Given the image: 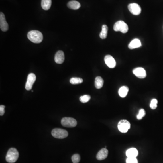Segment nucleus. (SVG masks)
Wrapping results in <instances>:
<instances>
[{"label":"nucleus","mask_w":163,"mask_h":163,"mask_svg":"<svg viewBox=\"0 0 163 163\" xmlns=\"http://www.w3.org/2000/svg\"><path fill=\"white\" fill-rule=\"evenodd\" d=\"M5 107H6L4 105L0 106V115L1 116H3L4 114Z\"/></svg>","instance_id":"bb28decb"},{"label":"nucleus","mask_w":163,"mask_h":163,"mask_svg":"<svg viewBox=\"0 0 163 163\" xmlns=\"http://www.w3.org/2000/svg\"><path fill=\"white\" fill-rule=\"evenodd\" d=\"M55 63L58 64H62L64 61V53L62 51H58L55 54L54 57Z\"/></svg>","instance_id":"f8f14e48"},{"label":"nucleus","mask_w":163,"mask_h":163,"mask_svg":"<svg viewBox=\"0 0 163 163\" xmlns=\"http://www.w3.org/2000/svg\"><path fill=\"white\" fill-rule=\"evenodd\" d=\"M52 136L57 139H64L68 136V132L64 129L55 128L53 129L52 132Z\"/></svg>","instance_id":"7ed1b4c3"},{"label":"nucleus","mask_w":163,"mask_h":163,"mask_svg":"<svg viewBox=\"0 0 163 163\" xmlns=\"http://www.w3.org/2000/svg\"><path fill=\"white\" fill-rule=\"evenodd\" d=\"M118 129L122 133H126L130 129L131 124L127 120H122L118 122Z\"/></svg>","instance_id":"423d86ee"},{"label":"nucleus","mask_w":163,"mask_h":163,"mask_svg":"<svg viewBox=\"0 0 163 163\" xmlns=\"http://www.w3.org/2000/svg\"><path fill=\"white\" fill-rule=\"evenodd\" d=\"M113 30L116 32L120 31L122 33H126L128 31V25L124 21H119L115 24Z\"/></svg>","instance_id":"20e7f679"},{"label":"nucleus","mask_w":163,"mask_h":163,"mask_svg":"<svg viewBox=\"0 0 163 163\" xmlns=\"http://www.w3.org/2000/svg\"><path fill=\"white\" fill-rule=\"evenodd\" d=\"M108 151L106 148H103L98 152L96 158L99 160H105L108 156Z\"/></svg>","instance_id":"ddd939ff"},{"label":"nucleus","mask_w":163,"mask_h":163,"mask_svg":"<svg viewBox=\"0 0 163 163\" xmlns=\"http://www.w3.org/2000/svg\"><path fill=\"white\" fill-rule=\"evenodd\" d=\"M68 7L70 9L73 10H78L80 7L81 5L78 1L73 0L68 2L67 4Z\"/></svg>","instance_id":"dca6fc26"},{"label":"nucleus","mask_w":163,"mask_h":163,"mask_svg":"<svg viewBox=\"0 0 163 163\" xmlns=\"http://www.w3.org/2000/svg\"><path fill=\"white\" fill-rule=\"evenodd\" d=\"M104 61L107 66L110 68H113L116 67V61L114 58L111 55H106L104 58Z\"/></svg>","instance_id":"9b49d317"},{"label":"nucleus","mask_w":163,"mask_h":163,"mask_svg":"<svg viewBox=\"0 0 163 163\" xmlns=\"http://www.w3.org/2000/svg\"><path fill=\"white\" fill-rule=\"evenodd\" d=\"M91 97L89 95H85L80 97V100L82 103H87L90 100Z\"/></svg>","instance_id":"4be33fe9"},{"label":"nucleus","mask_w":163,"mask_h":163,"mask_svg":"<svg viewBox=\"0 0 163 163\" xmlns=\"http://www.w3.org/2000/svg\"><path fill=\"white\" fill-rule=\"evenodd\" d=\"M0 28L3 32L7 31L9 28L8 24L6 21V18L2 12L0 13Z\"/></svg>","instance_id":"1a4fd4ad"},{"label":"nucleus","mask_w":163,"mask_h":163,"mask_svg":"<svg viewBox=\"0 0 163 163\" xmlns=\"http://www.w3.org/2000/svg\"><path fill=\"white\" fill-rule=\"evenodd\" d=\"M52 4L51 0H42L41 1V7L44 10H49Z\"/></svg>","instance_id":"6ab92c4d"},{"label":"nucleus","mask_w":163,"mask_h":163,"mask_svg":"<svg viewBox=\"0 0 163 163\" xmlns=\"http://www.w3.org/2000/svg\"><path fill=\"white\" fill-rule=\"evenodd\" d=\"M141 46V41L138 39H134L132 40L128 45L129 49H135L140 47Z\"/></svg>","instance_id":"4468645a"},{"label":"nucleus","mask_w":163,"mask_h":163,"mask_svg":"<svg viewBox=\"0 0 163 163\" xmlns=\"http://www.w3.org/2000/svg\"><path fill=\"white\" fill-rule=\"evenodd\" d=\"M62 126L66 127H76L77 122L76 120L72 117H64L61 120Z\"/></svg>","instance_id":"39448f33"},{"label":"nucleus","mask_w":163,"mask_h":163,"mask_svg":"<svg viewBox=\"0 0 163 163\" xmlns=\"http://www.w3.org/2000/svg\"><path fill=\"white\" fill-rule=\"evenodd\" d=\"M128 91H129V88L127 87L123 86L119 89L118 91V93L121 97L124 98L127 96Z\"/></svg>","instance_id":"f3484780"},{"label":"nucleus","mask_w":163,"mask_h":163,"mask_svg":"<svg viewBox=\"0 0 163 163\" xmlns=\"http://www.w3.org/2000/svg\"><path fill=\"white\" fill-rule=\"evenodd\" d=\"M146 111L144 109H141L139 111V113L137 116V118L138 120H141L145 116Z\"/></svg>","instance_id":"393cba45"},{"label":"nucleus","mask_w":163,"mask_h":163,"mask_svg":"<svg viewBox=\"0 0 163 163\" xmlns=\"http://www.w3.org/2000/svg\"><path fill=\"white\" fill-rule=\"evenodd\" d=\"M80 160V155L77 154H74L72 157V160L73 163H78Z\"/></svg>","instance_id":"5701e85b"},{"label":"nucleus","mask_w":163,"mask_h":163,"mask_svg":"<svg viewBox=\"0 0 163 163\" xmlns=\"http://www.w3.org/2000/svg\"><path fill=\"white\" fill-rule=\"evenodd\" d=\"M108 32V27L106 25H104L102 26V30L100 34V37L101 39H105L107 36Z\"/></svg>","instance_id":"aec40b11"},{"label":"nucleus","mask_w":163,"mask_h":163,"mask_svg":"<svg viewBox=\"0 0 163 163\" xmlns=\"http://www.w3.org/2000/svg\"><path fill=\"white\" fill-rule=\"evenodd\" d=\"M158 101L157 99H153L150 103V107L152 109H156L157 107Z\"/></svg>","instance_id":"b1692460"},{"label":"nucleus","mask_w":163,"mask_h":163,"mask_svg":"<svg viewBox=\"0 0 163 163\" xmlns=\"http://www.w3.org/2000/svg\"><path fill=\"white\" fill-rule=\"evenodd\" d=\"M133 73L137 77L140 78H144L146 76V72L144 68L139 67L135 68L133 70Z\"/></svg>","instance_id":"9d476101"},{"label":"nucleus","mask_w":163,"mask_h":163,"mask_svg":"<svg viewBox=\"0 0 163 163\" xmlns=\"http://www.w3.org/2000/svg\"><path fill=\"white\" fill-rule=\"evenodd\" d=\"M19 152L14 148H11L8 150L6 155V159L9 163H14L17 161L19 157Z\"/></svg>","instance_id":"f03ea898"},{"label":"nucleus","mask_w":163,"mask_h":163,"mask_svg":"<svg viewBox=\"0 0 163 163\" xmlns=\"http://www.w3.org/2000/svg\"><path fill=\"white\" fill-rule=\"evenodd\" d=\"M27 37L31 42L35 44L40 43L43 39L42 33L37 30H32L28 32Z\"/></svg>","instance_id":"f257e3e1"},{"label":"nucleus","mask_w":163,"mask_h":163,"mask_svg":"<svg viewBox=\"0 0 163 163\" xmlns=\"http://www.w3.org/2000/svg\"><path fill=\"white\" fill-rule=\"evenodd\" d=\"M128 10L134 15H139L141 11V7L136 3H131L128 6Z\"/></svg>","instance_id":"6e6552de"},{"label":"nucleus","mask_w":163,"mask_h":163,"mask_svg":"<svg viewBox=\"0 0 163 163\" xmlns=\"http://www.w3.org/2000/svg\"><path fill=\"white\" fill-rule=\"evenodd\" d=\"M138 154V150L134 148L128 149L126 151V155L127 157L136 158Z\"/></svg>","instance_id":"2eb2a0df"},{"label":"nucleus","mask_w":163,"mask_h":163,"mask_svg":"<svg viewBox=\"0 0 163 163\" xmlns=\"http://www.w3.org/2000/svg\"><path fill=\"white\" fill-rule=\"evenodd\" d=\"M36 77L33 73L29 74L28 76L27 83L25 84V88L27 91H30L32 89V86L35 82Z\"/></svg>","instance_id":"0eeeda50"},{"label":"nucleus","mask_w":163,"mask_h":163,"mask_svg":"<svg viewBox=\"0 0 163 163\" xmlns=\"http://www.w3.org/2000/svg\"><path fill=\"white\" fill-rule=\"evenodd\" d=\"M126 162L127 163H138V160L136 158L127 157Z\"/></svg>","instance_id":"a878e982"},{"label":"nucleus","mask_w":163,"mask_h":163,"mask_svg":"<svg viewBox=\"0 0 163 163\" xmlns=\"http://www.w3.org/2000/svg\"><path fill=\"white\" fill-rule=\"evenodd\" d=\"M104 81L101 77L98 76L95 78V86L97 89H100L103 86Z\"/></svg>","instance_id":"a211bd4d"},{"label":"nucleus","mask_w":163,"mask_h":163,"mask_svg":"<svg viewBox=\"0 0 163 163\" xmlns=\"http://www.w3.org/2000/svg\"><path fill=\"white\" fill-rule=\"evenodd\" d=\"M83 82V80L82 78H80L74 77L72 78L70 80V83L72 84L75 85V84H81Z\"/></svg>","instance_id":"412c9836"}]
</instances>
